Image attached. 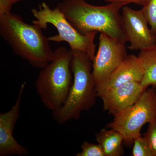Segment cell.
Segmentation results:
<instances>
[{
    "label": "cell",
    "mask_w": 156,
    "mask_h": 156,
    "mask_svg": "<svg viewBox=\"0 0 156 156\" xmlns=\"http://www.w3.org/2000/svg\"><path fill=\"white\" fill-rule=\"evenodd\" d=\"M109 3L98 6L91 5L85 0H64L56 7L81 34L92 32L105 34L126 44L128 40L120 10L128 4Z\"/></svg>",
    "instance_id": "cell-1"
},
{
    "label": "cell",
    "mask_w": 156,
    "mask_h": 156,
    "mask_svg": "<svg viewBox=\"0 0 156 156\" xmlns=\"http://www.w3.org/2000/svg\"><path fill=\"white\" fill-rule=\"evenodd\" d=\"M42 30L37 24L26 23L14 13L0 15V34L3 40L16 55L40 69L52 61L54 53Z\"/></svg>",
    "instance_id": "cell-2"
},
{
    "label": "cell",
    "mask_w": 156,
    "mask_h": 156,
    "mask_svg": "<svg viewBox=\"0 0 156 156\" xmlns=\"http://www.w3.org/2000/svg\"><path fill=\"white\" fill-rule=\"evenodd\" d=\"M72 51V86L63 105L52 112L53 119L60 125L79 119L83 112L88 111L94 106L98 97L92 73V61L86 53Z\"/></svg>",
    "instance_id": "cell-3"
},
{
    "label": "cell",
    "mask_w": 156,
    "mask_h": 156,
    "mask_svg": "<svg viewBox=\"0 0 156 156\" xmlns=\"http://www.w3.org/2000/svg\"><path fill=\"white\" fill-rule=\"evenodd\" d=\"M54 53L52 61L41 69L35 82L42 103L52 112L58 111L65 102L73 80L72 50L60 47Z\"/></svg>",
    "instance_id": "cell-4"
},
{
    "label": "cell",
    "mask_w": 156,
    "mask_h": 156,
    "mask_svg": "<svg viewBox=\"0 0 156 156\" xmlns=\"http://www.w3.org/2000/svg\"><path fill=\"white\" fill-rule=\"evenodd\" d=\"M31 12L36 19L32 21L33 23L44 30L46 29L48 24H52L57 30L58 34L48 37L50 41L66 42L71 50L86 53L93 61L96 54L94 41L97 32L81 34L71 24L58 8L51 9L45 2L39 5L38 9H32Z\"/></svg>",
    "instance_id": "cell-5"
},
{
    "label": "cell",
    "mask_w": 156,
    "mask_h": 156,
    "mask_svg": "<svg viewBox=\"0 0 156 156\" xmlns=\"http://www.w3.org/2000/svg\"><path fill=\"white\" fill-rule=\"evenodd\" d=\"M156 119V88L148 87L134 104L115 115L107 128L119 132L122 134L124 142L130 145L141 135L143 126Z\"/></svg>",
    "instance_id": "cell-6"
},
{
    "label": "cell",
    "mask_w": 156,
    "mask_h": 156,
    "mask_svg": "<svg viewBox=\"0 0 156 156\" xmlns=\"http://www.w3.org/2000/svg\"><path fill=\"white\" fill-rule=\"evenodd\" d=\"M125 44L106 34L100 33L98 49L92 62L97 95L105 90L112 73L128 56Z\"/></svg>",
    "instance_id": "cell-7"
},
{
    "label": "cell",
    "mask_w": 156,
    "mask_h": 156,
    "mask_svg": "<svg viewBox=\"0 0 156 156\" xmlns=\"http://www.w3.org/2000/svg\"><path fill=\"white\" fill-rule=\"evenodd\" d=\"M123 25L131 50H141L155 45L156 36L148 27L142 10H135L128 6L122 9Z\"/></svg>",
    "instance_id": "cell-8"
},
{
    "label": "cell",
    "mask_w": 156,
    "mask_h": 156,
    "mask_svg": "<svg viewBox=\"0 0 156 156\" xmlns=\"http://www.w3.org/2000/svg\"><path fill=\"white\" fill-rule=\"evenodd\" d=\"M25 86V83L21 85L17 100L8 112L0 113V156H23L28 154L26 148L20 144L14 136Z\"/></svg>",
    "instance_id": "cell-9"
},
{
    "label": "cell",
    "mask_w": 156,
    "mask_h": 156,
    "mask_svg": "<svg viewBox=\"0 0 156 156\" xmlns=\"http://www.w3.org/2000/svg\"><path fill=\"white\" fill-rule=\"evenodd\" d=\"M146 89L141 82H130L105 91L98 97L102 100L103 110L114 116L134 104Z\"/></svg>",
    "instance_id": "cell-10"
},
{
    "label": "cell",
    "mask_w": 156,
    "mask_h": 156,
    "mask_svg": "<svg viewBox=\"0 0 156 156\" xmlns=\"http://www.w3.org/2000/svg\"><path fill=\"white\" fill-rule=\"evenodd\" d=\"M144 74L143 64L139 56L128 55L112 73L102 92L130 82H141Z\"/></svg>",
    "instance_id": "cell-11"
},
{
    "label": "cell",
    "mask_w": 156,
    "mask_h": 156,
    "mask_svg": "<svg viewBox=\"0 0 156 156\" xmlns=\"http://www.w3.org/2000/svg\"><path fill=\"white\" fill-rule=\"evenodd\" d=\"M95 138L103 149L105 156H121L124 155L122 134L114 129L101 130L95 134Z\"/></svg>",
    "instance_id": "cell-12"
},
{
    "label": "cell",
    "mask_w": 156,
    "mask_h": 156,
    "mask_svg": "<svg viewBox=\"0 0 156 156\" xmlns=\"http://www.w3.org/2000/svg\"><path fill=\"white\" fill-rule=\"evenodd\" d=\"M138 56L144 69L141 84L146 89L150 87L156 88V45L141 50Z\"/></svg>",
    "instance_id": "cell-13"
},
{
    "label": "cell",
    "mask_w": 156,
    "mask_h": 156,
    "mask_svg": "<svg viewBox=\"0 0 156 156\" xmlns=\"http://www.w3.org/2000/svg\"><path fill=\"white\" fill-rule=\"evenodd\" d=\"M141 10L150 26L151 30L156 36V0H145Z\"/></svg>",
    "instance_id": "cell-14"
},
{
    "label": "cell",
    "mask_w": 156,
    "mask_h": 156,
    "mask_svg": "<svg viewBox=\"0 0 156 156\" xmlns=\"http://www.w3.org/2000/svg\"><path fill=\"white\" fill-rule=\"evenodd\" d=\"M131 156H152L149 144L146 138L141 135L134 139Z\"/></svg>",
    "instance_id": "cell-15"
},
{
    "label": "cell",
    "mask_w": 156,
    "mask_h": 156,
    "mask_svg": "<svg viewBox=\"0 0 156 156\" xmlns=\"http://www.w3.org/2000/svg\"><path fill=\"white\" fill-rule=\"evenodd\" d=\"M81 151L76 156H105L101 146L98 143H91L84 141L81 146Z\"/></svg>",
    "instance_id": "cell-16"
},
{
    "label": "cell",
    "mask_w": 156,
    "mask_h": 156,
    "mask_svg": "<svg viewBox=\"0 0 156 156\" xmlns=\"http://www.w3.org/2000/svg\"><path fill=\"white\" fill-rule=\"evenodd\" d=\"M144 136L149 144L152 156H156V119L149 124Z\"/></svg>",
    "instance_id": "cell-17"
},
{
    "label": "cell",
    "mask_w": 156,
    "mask_h": 156,
    "mask_svg": "<svg viewBox=\"0 0 156 156\" xmlns=\"http://www.w3.org/2000/svg\"><path fill=\"white\" fill-rule=\"evenodd\" d=\"M24 0H0V15L11 13L12 6Z\"/></svg>",
    "instance_id": "cell-18"
},
{
    "label": "cell",
    "mask_w": 156,
    "mask_h": 156,
    "mask_svg": "<svg viewBox=\"0 0 156 156\" xmlns=\"http://www.w3.org/2000/svg\"><path fill=\"white\" fill-rule=\"evenodd\" d=\"M145 0H105V2L108 3L123 2L127 3H134L137 5H143Z\"/></svg>",
    "instance_id": "cell-19"
},
{
    "label": "cell",
    "mask_w": 156,
    "mask_h": 156,
    "mask_svg": "<svg viewBox=\"0 0 156 156\" xmlns=\"http://www.w3.org/2000/svg\"><path fill=\"white\" fill-rule=\"evenodd\" d=\"M155 45H156V44H155Z\"/></svg>",
    "instance_id": "cell-20"
}]
</instances>
